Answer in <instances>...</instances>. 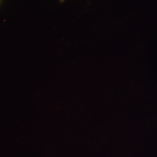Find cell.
Here are the masks:
<instances>
[{"label": "cell", "instance_id": "1", "mask_svg": "<svg viewBox=\"0 0 157 157\" xmlns=\"http://www.w3.org/2000/svg\"><path fill=\"white\" fill-rule=\"evenodd\" d=\"M64 1H65V0H60V2H61V3H62V2H63Z\"/></svg>", "mask_w": 157, "mask_h": 157}]
</instances>
